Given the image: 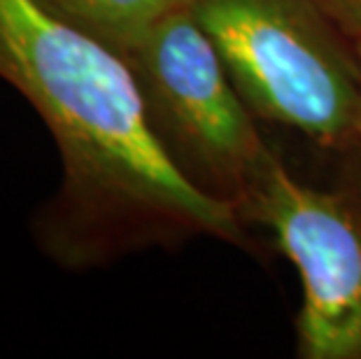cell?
Segmentation results:
<instances>
[{
	"mask_svg": "<svg viewBox=\"0 0 361 359\" xmlns=\"http://www.w3.org/2000/svg\"><path fill=\"white\" fill-rule=\"evenodd\" d=\"M355 37V35H352ZM355 49H357V61H359V73H361V35L355 37ZM357 142L361 145V103H359V119H357Z\"/></svg>",
	"mask_w": 361,
	"mask_h": 359,
	"instance_id": "cell-7",
	"label": "cell"
},
{
	"mask_svg": "<svg viewBox=\"0 0 361 359\" xmlns=\"http://www.w3.org/2000/svg\"><path fill=\"white\" fill-rule=\"evenodd\" d=\"M54 19L94 37L114 54L124 51L147 35L159 21L194 0H35Z\"/></svg>",
	"mask_w": 361,
	"mask_h": 359,
	"instance_id": "cell-5",
	"label": "cell"
},
{
	"mask_svg": "<svg viewBox=\"0 0 361 359\" xmlns=\"http://www.w3.org/2000/svg\"><path fill=\"white\" fill-rule=\"evenodd\" d=\"M264 224L296 266L303 287L296 317L298 355L361 357V201L345 189H314L296 180L268 150L238 205Z\"/></svg>",
	"mask_w": 361,
	"mask_h": 359,
	"instance_id": "cell-4",
	"label": "cell"
},
{
	"mask_svg": "<svg viewBox=\"0 0 361 359\" xmlns=\"http://www.w3.org/2000/svg\"><path fill=\"white\" fill-rule=\"evenodd\" d=\"M191 14L257 117L319 147L357 142L355 37L317 0H194Z\"/></svg>",
	"mask_w": 361,
	"mask_h": 359,
	"instance_id": "cell-2",
	"label": "cell"
},
{
	"mask_svg": "<svg viewBox=\"0 0 361 359\" xmlns=\"http://www.w3.org/2000/svg\"><path fill=\"white\" fill-rule=\"evenodd\" d=\"M350 35H361V0H317Z\"/></svg>",
	"mask_w": 361,
	"mask_h": 359,
	"instance_id": "cell-6",
	"label": "cell"
},
{
	"mask_svg": "<svg viewBox=\"0 0 361 359\" xmlns=\"http://www.w3.org/2000/svg\"><path fill=\"white\" fill-rule=\"evenodd\" d=\"M121 59L166 157L196 189L238 210L268 147L191 7L159 21Z\"/></svg>",
	"mask_w": 361,
	"mask_h": 359,
	"instance_id": "cell-3",
	"label": "cell"
},
{
	"mask_svg": "<svg viewBox=\"0 0 361 359\" xmlns=\"http://www.w3.org/2000/svg\"><path fill=\"white\" fill-rule=\"evenodd\" d=\"M0 80L49 128L59 189L30 233L61 269L87 271L194 238L243 245L233 205L196 189L161 150L126 61L35 0H0Z\"/></svg>",
	"mask_w": 361,
	"mask_h": 359,
	"instance_id": "cell-1",
	"label": "cell"
}]
</instances>
